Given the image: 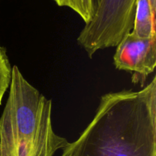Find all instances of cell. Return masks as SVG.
I'll use <instances>...</instances> for the list:
<instances>
[{
	"label": "cell",
	"mask_w": 156,
	"mask_h": 156,
	"mask_svg": "<svg viewBox=\"0 0 156 156\" xmlns=\"http://www.w3.org/2000/svg\"><path fill=\"white\" fill-rule=\"evenodd\" d=\"M12 66L7 55L6 49L0 44V105L4 94L10 86Z\"/></svg>",
	"instance_id": "obj_7"
},
{
	"label": "cell",
	"mask_w": 156,
	"mask_h": 156,
	"mask_svg": "<svg viewBox=\"0 0 156 156\" xmlns=\"http://www.w3.org/2000/svg\"><path fill=\"white\" fill-rule=\"evenodd\" d=\"M61 156H156V78L101 97L94 118Z\"/></svg>",
	"instance_id": "obj_1"
},
{
	"label": "cell",
	"mask_w": 156,
	"mask_h": 156,
	"mask_svg": "<svg viewBox=\"0 0 156 156\" xmlns=\"http://www.w3.org/2000/svg\"><path fill=\"white\" fill-rule=\"evenodd\" d=\"M57 5L71 9L82 18L85 24L92 19L95 12L93 0H53Z\"/></svg>",
	"instance_id": "obj_6"
},
{
	"label": "cell",
	"mask_w": 156,
	"mask_h": 156,
	"mask_svg": "<svg viewBox=\"0 0 156 156\" xmlns=\"http://www.w3.org/2000/svg\"><path fill=\"white\" fill-rule=\"evenodd\" d=\"M149 5H150V7L152 9V12L155 14L156 12V0H149Z\"/></svg>",
	"instance_id": "obj_8"
},
{
	"label": "cell",
	"mask_w": 156,
	"mask_h": 156,
	"mask_svg": "<svg viewBox=\"0 0 156 156\" xmlns=\"http://www.w3.org/2000/svg\"><path fill=\"white\" fill-rule=\"evenodd\" d=\"M137 0H99L94 16L77 42L91 58L100 50L115 47L133 27Z\"/></svg>",
	"instance_id": "obj_3"
},
{
	"label": "cell",
	"mask_w": 156,
	"mask_h": 156,
	"mask_svg": "<svg viewBox=\"0 0 156 156\" xmlns=\"http://www.w3.org/2000/svg\"><path fill=\"white\" fill-rule=\"evenodd\" d=\"M114 64L119 70L133 73V82L143 85L156 66V37L140 38L126 35L117 46Z\"/></svg>",
	"instance_id": "obj_4"
},
{
	"label": "cell",
	"mask_w": 156,
	"mask_h": 156,
	"mask_svg": "<svg viewBox=\"0 0 156 156\" xmlns=\"http://www.w3.org/2000/svg\"><path fill=\"white\" fill-rule=\"evenodd\" d=\"M93 1H94V5H95V9H96V7H97L98 3V1H99V0H93Z\"/></svg>",
	"instance_id": "obj_9"
},
{
	"label": "cell",
	"mask_w": 156,
	"mask_h": 156,
	"mask_svg": "<svg viewBox=\"0 0 156 156\" xmlns=\"http://www.w3.org/2000/svg\"><path fill=\"white\" fill-rule=\"evenodd\" d=\"M131 34L140 38L156 37L155 14L151 9L149 0H137Z\"/></svg>",
	"instance_id": "obj_5"
},
{
	"label": "cell",
	"mask_w": 156,
	"mask_h": 156,
	"mask_svg": "<svg viewBox=\"0 0 156 156\" xmlns=\"http://www.w3.org/2000/svg\"><path fill=\"white\" fill-rule=\"evenodd\" d=\"M68 143L53 128L52 101L13 66L0 117V156H53Z\"/></svg>",
	"instance_id": "obj_2"
}]
</instances>
